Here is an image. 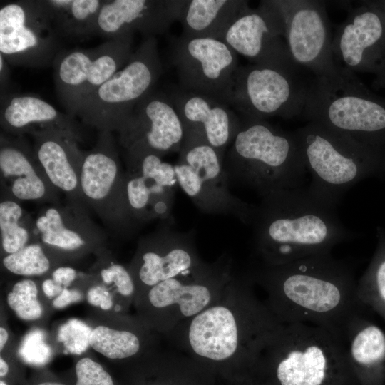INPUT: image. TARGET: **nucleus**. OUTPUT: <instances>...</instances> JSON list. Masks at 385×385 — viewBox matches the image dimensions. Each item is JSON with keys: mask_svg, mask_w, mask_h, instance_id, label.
<instances>
[{"mask_svg": "<svg viewBox=\"0 0 385 385\" xmlns=\"http://www.w3.org/2000/svg\"><path fill=\"white\" fill-rule=\"evenodd\" d=\"M248 275L267 291L265 305L282 324L316 326L344 342L351 320L365 309L354 265L331 252L279 265L260 262Z\"/></svg>", "mask_w": 385, "mask_h": 385, "instance_id": "nucleus-1", "label": "nucleus"}, {"mask_svg": "<svg viewBox=\"0 0 385 385\" xmlns=\"http://www.w3.org/2000/svg\"><path fill=\"white\" fill-rule=\"evenodd\" d=\"M337 208L302 187L262 197L252 223L255 251L260 262L279 265L331 252L355 237L340 220Z\"/></svg>", "mask_w": 385, "mask_h": 385, "instance_id": "nucleus-2", "label": "nucleus"}, {"mask_svg": "<svg viewBox=\"0 0 385 385\" xmlns=\"http://www.w3.org/2000/svg\"><path fill=\"white\" fill-rule=\"evenodd\" d=\"M252 282L248 275L240 277L233 305L212 304L191 318L186 337L195 355L215 362L241 357L250 364L262 363L283 324L252 295Z\"/></svg>", "mask_w": 385, "mask_h": 385, "instance_id": "nucleus-3", "label": "nucleus"}, {"mask_svg": "<svg viewBox=\"0 0 385 385\" xmlns=\"http://www.w3.org/2000/svg\"><path fill=\"white\" fill-rule=\"evenodd\" d=\"M224 168L229 182L252 189L261 197L302 187L307 173L294 132L245 118L226 150Z\"/></svg>", "mask_w": 385, "mask_h": 385, "instance_id": "nucleus-4", "label": "nucleus"}, {"mask_svg": "<svg viewBox=\"0 0 385 385\" xmlns=\"http://www.w3.org/2000/svg\"><path fill=\"white\" fill-rule=\"evenodd\" d=\"M262 361L278 385H360L344 342L310 324H283Z\"/></svg>", "mask_w": 385, "mask_h": 385, "instance_id": "nucleus-5", "label": "nucleus"}, {"mask_svg": "<svg viewBox=\"0 0 385 385\" xmlns=\"http://www.w3.org/2000/svg\"><path fill=\"white\" fill-rule=\"evenodd\" d=\"M294 132L312 177L308 190L335 208L354 185L385 175V155L349 136L312 122Z\"/></svg>", "mask_w": 385, "mask_h": 385, "instance_id": "nucleus-6", "label": "nucleus"}, {"mask_svg": "<svg viewBox=\"0 0 385 385\" xmlns=\"http://www.w3.org/2000/svg\"><path fill=\"white\" fill-rule=\"evenodd\" d=\"M302 114L385 155V98L351 71L339 67L332 76L315 77Z\"/></svg>", "mask_w": 385, "mask_h": 385, "instance_id": "nucleus-7", "label": "nucleus"}, {"mask_svg": "<svg viewBox=\"0 0 385 385\" xmlns=\"http://www.w3.org/2000/svg\"><path fill=\"white\" fill-rule=\"evenodd\" d=\"M163 72L157 39L145 38L127 63L80 104L75 116L100 132H118Z\"/></svg>", "mask_w": 385, "mask_h": 385, "instance_id": "nucleus-8", "label": "nucleus"}, {"mask_svg": "<svg viewBox=\"0 0 385 385\" xmlns=\"http://www.w3.org/2000/svg\"><path fill=\"white\" fill-rule=\"evenodd\" d=\"M185 133L174 165L178 185L202 212L234 217L252 225L257 205L234 195L224 168L225 154L210 145L195 129Z\"/></svg>", "mask_w": 385, "mask_h": 385, "instance_id": "nucleus-9", "label": "nucleus"}, {"mask_svg": "<svg viewBox=\"0 0 385 385\" xmlns=\"http://www.w3.org/2000/svg\"><path fill=\"white\" fill-rule=\"evenodd\" d=\"M294 63L284 66H239L230 106L245 119L292 118L304 111L311 83Z\"/></svg>", "mask_w": 385, "mask_h": 385, "instance_id": "nucleus-10", "label": "nucleus"}, {"mask_svg": "<svg viewBox=\"0 0 385 385\" xmlns=\"http://www.w3.org/2000/svg\"><path fill=\"white\" fill-rule=\"evenodd\" d=\"M225 256L192 273L163 281L135 297L138 317L151 330L165 331L169 315L177 311L192 318L212 304L213 294L231 279Z\"/></svg>", "mask_w": 385, "mask_h": 385, "instance_id": "nucleus-11", "label": "nucleus"}, {"mask_svg": "<svg viewBox=\"0 0 385 385\" xmlns=\"http://www.w3.org/2000/svg\"><path fill=\"white\" fill-rule=\"evenodd\" d=\"M83 204L117 234L129 236L138 225L127 200L123 170L112 132L101 131L93 148L83 153L80 176Z\"/></svg>", "mask_w": 385, "mask_h": 385, "instance_id": "nucleus-12", "label": "nucleus"}, {"mask_svg": "<svg viewBox=\"0 0 385 385\" xmlns=\"http://www.w3.org/2000/svg\"><path fill=\"white\" fill-rule=\"evenodd\" d=\"M133 38L108 40L94 48H63L53 62L57 96L76 117L80 104L121 69L133 54Z\"/></svg>", "mask_w": 385, "mask_h": 385, "instance_id": "nucleus-13", "label": "nucleus"}, {"mask_svg": "<svg viewBox=\"0 0 385 385\" xmlns=\"http://www.w3.org/2000/svg\"><path fill=\"white\" fill-rule=\"evenodd\" d=\"M45 0L9 1L0 7V54L9 66L46 68L62 50Z\"/></svg>", "mask_w": 385, "mask_h": 385, "instance_id": "nucleus-14", "label": "nucleus"}, {"mask_svg": "<svg viewBox=\"0 0 385 385\" xmlns=\"http://www.w3.org/2000/svg\"><path fill=\"white\" fill-rule=\"evenodd\" d=\"M170 59L180 88L230 104L239 65L237 53L228 44L212 38L180 35L172 43Z\"/></svg>", "mask_w": 385, "mask_h": 385, "instance_id": "nucleus-15", "label": "nucleus"}, {"mask_svg": "<svg viewBox=\"0 0 385 385\" xmlns=\"http://www.w3.org/2000/svg\"><path fill=\"white\" fill-rule=\"evenodd\" d=\"M174 225L161 222L155 231L139 240L128 267L135 295L166 279L190 274L205 265L195 248V230L179 231Z\"/></svg>", "mask_w": 385, "mask_h": 385, "instance_id": "nucleus-16", "label": "nucleus"}, {"mask_svg": "<svg viewBox=\"0 0 385 385\" xmlns=\"http://www.w3.org/2000/svg\"><path fill=\"white\" fill-rule=\"evenodd\" d=\"M125 151V192L132 217L140 225L158 219L175 222L172 215L178 180L174 165L141 146Z\"/></svg>", "mask_w": 385, "mask_h": 385, "instance_id": "nucleus-17", "label": "nucleus"}, {"mask_svg": "<svg viewBox=\"0 0 385 385\" xmlns=\"http://www.w3.org/2000/svg\"><path fill=\"white\" fill-rule=\"evenodd\" d=\"M284 26V39L291 58L315 77L334 74L339 67L332 51L325 2L274 0Z\"/></svg>", "mask_w": 385, "mask_h": 385, "instance_id": "nucleus-18", "label": "nucleus"}, {"mask_svg": "<svg viewBox=\"0 0 385 385\" xmlns=\"http://www.w3.org/2000/svg\"><path fill=\"white\" fill-rule=\"evenodd\" d=\"M337 66L374 76L385 86V16L371 1L351 9L332 41Z\"/></svg>", "mask_w": 385, "mask_h": 385, "instance_id": "nucleus-19", "label": "nucleus"}, {"mask_svg": "<svg viewBox=\"0 0 385 385\" xmlns=\"http://www.w3.org/2000/svg\"><path fill=\"white\" fill-rule=\"evenodd\" d=\"M60 265L106 248V235L83 205L68 200L43 208L33 224V237Z\"/></svg>", "mask_w": 385, "mask_h": 385, "instance_id": "nucleus-20", "label": "nucleus"}, {"mask_svg": "<svg viewBox=\"0 0 385 385\" xmlns=\"http://www.w3.org/2000/svg\"><path fill=\"white\" fill-rule=\"evenodd\" d=\"M222 41L253 63L284 66L294 63L284 39L283 18L274 0L261 1L256 8L246 4Z\"/></svg>", "mask_w": 385, "mask_h": 385, "instance_id": "nucleus-21", "label": "nucleus"}, {"mask_svg": "<svg viewBox=\"0 0 385 385\" xmlns=\"http://www.w3.org/2000/svg\"><path fill=\"white\" fill-rule=\"evenodd\" d=\"M118 133L125 150L141 146L163 157L180 151L185 130L168 93L154 88L136 104Z\"/></svg>", "mask_w": 385, "mask_h": 385, "instance_id": "nucleus-22", "label": "nucleus"}, {"mask_svg": "<svg viewBox=\"0 0 385 385\" xmlns=\"http://www.w3.org/2000/svg\"><path fill=\"white\" fill-rule=\"evenodd\" d=\"M187 0L104 1L96 22L93 36L107 41L133 38L135 32L145 38L165 33L180 20Z\"/></svg>", "mask_w": 385, "mask_h": 385, "instance_id": "nucleus-23", "label": "nucleus"}, {"mask_svg": "<svg viewBox=\"0 0 385 385\" xmlns=\"http://www.w3.org/2000/svg\"><path fill=\"white\" fill-rule=\"evenodd\" d=\"M0 173L3 197L57 203V191L48 181L24 136L0 135Z\"/></svg>", "mask_w": 385, "mask_h": 385, "instance_id": "nucleus-24", "label": "nucleus"}, {"mask_svg": "<svg viewBox=\"0 0 385 385\" xmlns=\"http://www.w3.org/2000/svg\"><path fill=\"white\" fill-rule=\"evenodd\" d=\"M85 321L90 348L109 360L141 359L153 351L151 329L138 317L92 308Z\"/></svg>", "mask_w": 385, "mask_h": 385, "instance_id": "nucleus-25", "label": "nucleus"}, {"mask_svg": "<svg viewBox=\"0 0 385 385\" xmlns=\"http://www.w3.org/2000/svg\"><path fill=\"white\" fill-rule=\"evenodd\" d=\"M168 93L184 128L196 130L210 145L225 154L241 125L234 109L218 99L178 86H173Z\"/></svg>", "mask_w": 385, "mask_h": 385, "instance_id": "nucleus-26", "label": "nucleus"}, {"mask_svg": "<svg viewBox=\"0 0 385 385\" xmlns=\"http://www.w3.org/2000/svg\"><path fill=\"white\" fill-rule=\"evenodd\" d=\"M0 124L4 133L13 136L49 130L83 140L82 127L75 117L61 113L34 93L9 92L1 95Z\"/></svg>", "mask_w": 385, "mask_h": 385, "instance_id": "nucleus-27", "label": "nucleus"}, {"mask_svg": "<svg viewBox=\"0 0 385 385\" xmlns=\"http://www.w3.org/2000/svg\"><path fill=\"white\" fill-rule=\"evenodd\" d=\"M34 150L46 178L68 200L84 205L80 176L83 151L72 135L58 130H43L31 135Z\"/></svg>", "mask_w": 385, "mask_h": 385, "instance_id": "nucleus-28", "label": "nucleus"}, {"mask_svg": "<svg viewBox=\"0 0 385 385\" xmlns=\"http://www.w3.org/2000/svg\"><path fill=\"white\" fill-rule=\"evenodd\" d=\"M344 344L360 385H384L385 332L361 312L351 320Z\"/></svg>", "mask_w": 385, "mask_h": 385, "instance_id": "nucleus-29", "label": "nucleus"}, {"mask_svg": "<svg viewBox=\"0 0 385 385\" xmlns=\"http://www.w3.org/2000/svg\"><path fill=\"white\" fill-rule=\"evenodd\" d=\"M247 4L243 0H187L180 20L181 35L222 41L228 27Z\"/></svg>", "mask_w": 385, "mask_h": 385, "instance_id": "nucleus-30", "label": "nucleus"}, {"mask_svg": "<svg viewBox=\"0 0 385 385\" xmlns=\"http://www.w3.org/2000/svg\"><path fill=\"white\" fill-rule=\"evenodd\" d=\"M58 37L71 42L93 36L98 13L104 0H45Z\"/></svg>", "mask_w": 385, "mask_h": 385, "instance_id": "nucleus-31", "label": "nucleus"}, {"mask_svg": "<svg viewBox=\"0 0 385 385\" xmlns=\"http://www.w3.org/2000/svg\"><path fill=\"white\" fill-rule=\"evenodd\" d=\"M4 302L17 318L31 327H45L53 311L42 295L40 278H22L12 283L6 292Z\"/></svg>", "mask_w": 385, "mask_h": 385, "instance_id": "nucleus-32", "label": "nucleus"}, {"mask_svg": "<svg viewBox=\"0 0 385 385\" xmlns=\"http://www.w3.org/2000/svg\"><path fill=\"white\" fill-rule=\"evenodd\" d=\"M95 255L97 260L90 273L112 293L114 312L127 314L130 305L134 302L136 292L128 268L115 262L106 248Z\"/></svg>", "mask_w": 385, "mask_h": 385, "instance_id": "nucleus-33", "label": "nucleus"}, {"mask_svg": "<svg viewBox=\"0 0 385 385\" xmlns=\"http://www.w3.org/2000/svg\"><path fill=\"white\" fill-rule=\"evenodd\" d=\"M377 244L372 258L356 282V293L360 303L385 321V230H376Z\"/></svg>", "mask_w": 385, "mask_h": 385, "instance_id": "nucleus-34", "label": "nucleus"}, {"mask_svg": "<svg viewBox=\"0 0 385 385\" xmlns=\"http://www.w3.org/2000/svg\"><path fill=\"white\" fill-rule=\"evenodd\" d=\"M1 265L8 272L24 278L51 276L53 270L60 266L36 241L14 253L1 257Z\"/></svg>", "mask_w": 385, "mask_h": 385, "instance_id": "nucleus-35", "label": "nucleus"}, {"mask_svg": "<svg viewBox=\"0 0 385 385\" xmlns=\"http://www.w3.org/2000/svg\"><path fill=\"white\" fill-rule=\"evenodd\" d=\"M23 209L16 200L1 198L0 202L1 255L14 253L30 243L33 226L23 222Z\"/></svg>", "mask_w": 385, "mask_h": 385, "instance_id": "nucleus-36", "label": "nucleus"}, {"mask_svg": "<svg viewBox=\"0 0 385 385\" xmlns=\"http://www.w3.org/2000/svg\"><path fill=\"white\" fill-rule=\"evenodd\" d=\"M56 354H58V349L45 327H31L19 339V356L24 363L41 366Z\"/></svg>", "mask_w": 385, "mask_h": 385, "instance_id": "nucleus-37", "label": "nucleus"}, {"mask_svg": "<svg viewBox=\"0 0 385 385\" xmlns=\"http://www.w3.org/2000/svg\"><path fill=\"white\" fill-rule=\"evenodd\" d=\"M75 385H115L112 376L88 351L76 359Z\"/></svg>", "mask_w": 385, "mask_h": 385, "instance_id": "nucleus-38", "label": "nucleus"}, {"mask_svg": "<svg viewBox=\"0 0 385 385\" xmlns=\"http://www.w3.org/2000/svg\"><path fill=\"white\" fill-rule=\"evenodd\" d=\"M86 301L85 292L80 287L72 285L64 287L62 292L51 302L53 310H59L68 306Z\"/></svg>", "mask_w": 385, "mask_h": 385, "instance_id": "nucleus-39", "label": "nucleus"}, {"mask_svg": "<svg viewBox=\"0 0 385 385\" xmlns=\"http://www.w3.org/2000/svg\"><path fill=\"white\" fill-rule=\"evenodd\" d=\"M79 273L71 267L61 265L53 270L51 277L63 287H70L78 279Z\"/></svg>", "mask_w": 385, "mask_h": 385, "instance_id": "nucleus-40", "label": "nucleus"}, {"mask_svg": "<svg viewBox=\"0 0 385 385\" xmlns=\"http://www.w3.org/2000/svg\"><path fill=\"white\" fill-rule=\"evenodd\" d=\"M40 287L43 297L51 304L64 288L51 276L40 278Z\"/></svg>", "mask_w": 385, "mask_h": 385, "instance_id": "nucleus-41", "label": "nucleus"}, {"mask_svg": "<svg viewBox=\"0 0 385 385\" xmlns=\"http://www.w3.org/2000/svg\"><path fill=\"white\" fill-rule=\"evenodd\" d=\"M10 71L9 64L2 55L0 54V88L1 95L9 93Z\"/></svg>", "mask_w": 385, "mask_h": 385, "instance_id": "nucleus-42", "label": "nucleus"}, {"mask_svg": "<svg viewBox=\"0 0 385 385\" xmlns=\"http://www.w3.org/2000/svg\"><path fill=\"white\" fill-rule=\"evenodd\" d=\"M50 374L43 370L39 371L30 385H67L65 383L54 379Z\"/></svg>", "mask_w": 385, "mask_h": 385, "instance_id": "nucleus-43", "label": "nucleus"}, {"mask_svg": "<svg viewBox=\"0 0 385 385\" xmlns=\"http://www.w3.org/2000/svg\"><path fill=\"white\" fill-rule=\"evenodd\" d=\"M371 2L376 6L385 16V0L384 1H371Z\"/></svg>", "mask_w": 385, "mask_h": 385, "instance_id": "nucleus-44", "label": "nucleus"}, {"mask_svg": "<svg viewBox=\"0 0 385 385\" xmlns=\"http://www.w3.org/2000/svg\"><path fill=\"white\" fill-rule=\"evenodd\" d=\"M0 385H9L6 381L4 380L0 381Z\"/></svg>", "mask_w": 385, "mask_h": 385, "instance_id": "nucleus-45", "label": "nucleus"}]
</instances>
